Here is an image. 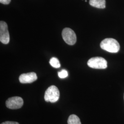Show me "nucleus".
I'll return each instance as SVG.
<instances>
[{"mask_svg":"<svg viewBox=\"0 0 124 124\" xmlns=\"http://www.w3.org/2000/svg\"><path fill=\"white\" fill-rule=\"evenodd\" d=\"M100 47L103 50L111 53H117L120 49L119 42L113 38H106L102 40Z\"/></svg>","mask_w":124,"mask_h":124,"instance_id":"f257e3e1","label":"nucleus"},{"mask_svg":"<svg viewBox=\"0 0 124 124\" xmlns=\"http://www.w3.org/2000/svg\"><path fill=\"white\" fill-rule=\"evenodd\" d=\"M60 96L58 89L55 85L49 87L45 93V100L47 102H55L58 101Z\"/></svg>","mask_w":124,"mask_h":124,"instance_id":"f03ea898","label":"nucleus"},{"mask_svg":"<svg viewBox=\"0 0 124 124\" xmlns=\"http://www.w3.org/2000/svg\"><path fill=\"white\" fill-rule=\"evenodd\" d=\"M87 65L89 67L93 69H105L107 68V62L102 57H93L88 61Z\"/></svg>","mask_w":124,"mask_h":124,"instance_id":"7ed1b4c3","label":"nucleus"},{"mask_svg":"<svg viewBox=\"0 0 124 124\" xmlns=\"http://www.w3.org/2000/svg\"><path fill=\"white\" fill-rule=\"evenodd\" d=\"M62 37L65 42L69 45H73L76 42V36L72 29L66 28L62 31Z\"/></svg>","mask_w":124,"mask_h":124,"instance_id":"20e7f679","label":"nucleus"},{"mask_svg":"<svg viewBox=\"0 0 124 124\" xmlns=\"http://www.w3.org/2000/svg\"><path fill=\"white\" fill-rule=\"evenodd\" d=\"M23 104L22 98L19 97H13L8 98L6 102V106L10 109H17L21 108Z\"/></svg>","mask_w":124,"mask_h":124,"instance_id":"39448f33","label":"nucleus"},{"mask_svg":"<svg viewBox=\"0 0 124 124\" xmlns=\"http://www.w3.org/2000/svg\"><path fill=\"white\" fill-rule=\"evenodd\" d=\"M0 41L4 44H7L10 41V36L7 23L4 21L0 22Z\"/></svg>","mask_w":124,"mask_h":124,"instance_id":"423d86ee","label":"nucleus"},{"mask_svg":"<svg viewBox=\"0 0 124 124\" xmlns=\"http://www.w3.org/2000/svg\"><path fill=\"white\" fill-rule=\"evenodd\" d=\"M37 76L35 72H30L26 74H23L20 75L19 80L20 83L23 84L31 83L36 81Z\"/></svg>","mask_w":124,"mask_h":124,"instance_id":"0eeeda50","label":"nucleus"},{"mask_svg":"<svg viewBox=\"0 0 124 124\" xmlns=\"http://www.w3.org/2000/svg\"><path fill=\"white\" fill-rule=\"evenodd\" d=\"M89 4L92 7L103 9L106 8L105 0H90Z\"/></svg>","mask_w":124,"mask_h":124,"instance_id":"6e6552de","label":"nucleus"},{"mask_svg":"<svg viewBox=\"0 0 124 124\" xmlns=\"http://www.w3.org/2000/svg\"><path fill=\"white\" fill-rule=\"evenodd\" d=\"M68 124H81L80 118L75 115H70L68 120Z\"/></svg>","mask_w":124,"mask_h":124,"instance_id":"1a4fd4ad","label":"nucleus"},{"mask_svg":"<svg viewBox=\"0 0 124 124\" xmlns=\"http://www.w3.org/2000/svg\"><path fill=\"white\" fill-rule=\"evenodd\" d=\"M49 63L51 65L55 68H59L61 66L60 63L57 58L53 57L51 58L50 60Z\"/></svg>","mask_w":124,"mask_h":124,"instance_id":"9d476101","label":"nucleus"},{"mask_svg":"<svg viewBox=\"0 0 124 124\" xmlns=\"http://www.w3.org/2000/svg\"><path fill=\"white\" fill-rule=\"evenodd\" d=\"M58 75L59 77L61 79L65 78L68 76V71L65 70H62L61 71L58 73Z\"/></svg>","mask_w":124,"mask_h":124,"instance_id":"9b49d317","label":"nucleus"},{"mask_svg":"<svg viewBox=\"0 0 124 124\" xmlns=\"http://www.w3.org/2000/svg\"><path fill=\"white\" fill-rule=\"evenodd\" d=\"M11 0H0V2L3 4L8 5L9 4Z\"/></svg>","mask_w":124,"mask_h":124,"instance_id":"f8f14e48","label":"nucleus"},{"mask_svg":"<svg viewBox=\"0 0 124 124\" xmlns=\"http://www.w3.org/2000/svg\"><path fill=\"white\" fill-rule=\"evenodd\" d=\"M1 124H19V123L18 122H17L8 121L4 122H3V123H2Z\"/></svg>","mask_w":124,"mask_h":124,"instance_id":"ddd939ff","label":"nucleus"},{"mask_svg":"<svg viewBox=\"0 0 124 124\" xmlns=\"http://www.w3.org/2000/svg\"><path fill=\"white\" fill-rule=\"evenodd\" d=\"M85 2H87V0H85Z\"/></svg>","mask_w":124,"mask_h":124,"instance_id":"4468645a","label":"nucleus"}]
</instances>
